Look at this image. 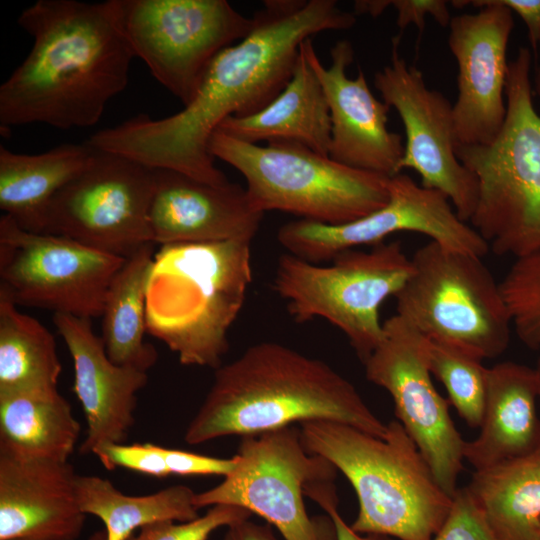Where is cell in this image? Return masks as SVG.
I'll use <instances>...</instances> for the list:
<instances>
[{
	"instance_id": "1",
	"label": "cell",
	"mask_w": 540,
	"mask_h": 540,
	"mask_svg": "<svg viewBox=\"0 0 540 540\" xmlns=\"http://www.w3.org/2000/svg\"><path fill=\"white\" fill-rule=\"evenodd\" d=\"M252 31L210 63L193 99L168 117L138 114L94 133L86 143L152 169L173 170L209 184L229 180L214 164L209 142L220 124L266 107L292 77L300 46L312 35L349 30L353 12L335 0H265Z\"/></svg>"
},
{
	"instance_id": "2",
	"label": "cell",
	"mask_w": 540,
	"mask_h": 540,
	"mask_svg": "<svg viewBox=\"0 0 540 540\" xmlns=\"http://www.w3.org/2000/svg\"><path fill=\"white\" fill-rule=\"evenodd\" d=\"M17 22L33 45L0 86L1 129L95 125L108 102L126 88L135 58L113 0H37Z\"/></svg>"
},
{
	"instance_id": "3",
	"label": "cell",
	"mask_w": 540,
	"mask_h": 540,
	"mask_svg": "<svg viewBox=\"0 0 540 540\" xmlns=\"http://www.w3.org/2000/svg\"><path fill=\"white\" fill-rule=\"evenodd\" d=\"M308 421L338 422L378 437L387 433V424L331 366L266 341L215 369L212 386L190 420L184 440L197 445Z\"/></svg>"
},
{
	"instance_id": "4",
	"label": "cell",
	"mask_w": 540,
	"mask_h": 540,
	"mask_svg": "<svg viewBox=\"0 0 540 540\" xmlns=\"http://www.w3.org/2000/svg\"><path fill=\"white\" fill-rule=\"evenodd\" d=\"M300 434L309 453L328 460L352 485L355 532L431 540L448 517L453 498L398 420L387 423L385 437L332 421L304 422Z\"/></svg>"
},
{
	"instance_id": "5",
	"label": "cell",
	"mask_w": 540,
	"mask_h": 540,
	"mask_svg": "<svg viewBox=\"0 0 540 540\" xmlns=\"http://www.w3.org/2000/svg\"><path fill=\"white\" fill-rule=\"evenodd\" d=\"M251 282V241L160 246L147 282V332L182 365L217 369Z\"/></svg>"
},
{
	"instance_id": "6",
	"label": "cell",
	"mask_w": 540,
	"mask_h": 540,
	"mask_svg": "<svg viewBox=\"0 0 540 540\" xmlns=\"http://www.w3.org/2000/svg\"><path fill=\"white\" fill-rule=\"evenodd\" d=\"M531 62L524 47L509 62L506 117L497 137L488 145L455 148L478 184L469 223L495 254L515 258L540 249V115L532 101ZM534 91L540 97V66Z\"/></svg>"
},
{
	"instance_id": "7",
	"label": "cell",
	"mask_w": 540,
	"mask_h": 540,
	"mask_svg": "<svg viewBox=\"0 0 540 540\" xmlns=\"http://www.w3.org/2000/svg\"><path fill=\"white\" fill-rule=\"evenodd\" d=\"M209 151L243 175L248 197L262 213L277 210L300 219L342 224L389 200V177L345 166L298 143L261 146L216 130Z\"/></svg>"
},
{
	"instance_id": "8",
	"label": "cell",
	"mask_w": 540,
	"mask_h": 540,
	"mask_svg": "<svg viewBox=\"0 0 540 540\" xmlns=\"http://www.w3.org/2000/svg\"><path fill=\"white\" fill-rule=\"evenodd\" d=\"M481 259L432 240L421 246L394 297L396 314L429 340L481 360L498 357L509 345L512 320L499 283Z\"/></svg>"
},
{
	"instance_id": "9",
	"label": "cell",
	"mask_w": 540,
	"mask_h": 540,
	"mask_svg": "<svg viewBox=\"0 0 540 540\" xmlns=\"http://www.w3.org/2000/svg\"><path fill=\"white\" fill-rule=\"evenodd\" d=\"M331 261L322 266L286 252L278 259L273 288L293 320L326 319L364 362L384 338L380 306L405 285L411 258L400 241H390L369 251H344Z\"/></svg>"
},
{
	"instance_id": "10",
	"label": "cell",
	"mask_w": 540,
	"mask_h": 540,
	"mask_svg": "<svg viewBox=\"0 0 540 540\" xmlns=\"http://www.w3.org/2000/svg\"><path fill=\"white\" fill-rule=\"evenodd\" d=\"M234 456L236 464L221 483L195 493L198 510L235 505L274 525L285 540H337L332 519L309 516L304 502L317 488L333 484L337 469L305 449L300 429L245 436Z\"/></svg>"
},
{
	"instance_id": "11",
	"label": "cell",
	"mask_w": 540,
	"mask_h": 540,
	"mask_svg": "<svg viewBox=\"0 0 540 540\" xmlns=\"http://www.w3.org/2000/svg\"><path fill=\"white\" fill-rule=\"evenodd\" d=\"M135 57L186 106L212 60L245 38L254 19L226 0H113Z\"/></svg>"
},
{
	"instance_id": "12",
	"label": "cell",
	"mask_w": 540,
	"mask_h": 540,
	"mask_svg": "<svg viewBox=\"0 0 540 540\" xmlns=\"http://www.w3.org/2000/svg\"><path fill=\"white\" fill-rule=\"evenodd\" d=\"M125 259L68 237L24 230L4 214L0 218V296L17 306L101 317Z\"/></svg>"
},
{
	"instance_id": "13",
	"label": "cell",
	"mask_w": 540,
	"mask_h": 540,
	"mask_svg": "<svg viewBox=\"0 0 540 540\" xmlns=\"http://www.w3.org/2000/svg\"><path fill=\"white\" fill-rule=\"evenodd\" d=\"M154 182L155 169L92 148L85 168L51 203L43 233L128 258L153 243L149 209Z\"/></svg>"
},
{
	"instance_id": "14",
	"label": "cell",
	"mask_w": 540,
	"mask_h": 540,
	"mask_svg": "<svg viewBox=\"0 0 540 540\" xmlns=\"http://www.w3.org/2000/svg\"><path fill=\"white\" fill-rule=\"evenodd\" d=\"M384 338L363 362L366 378L393 399L397 420L417 445L442 490L454 497L464 445L436 390L427 359L428 339L398 314L384 323Z\"/></svg>"
},
{
	"instance_id": "15",
	"label": "cell",
	"mask_w": 540,
	"mask_h": 540,
	"mask_svg": "<svg viewBox=\"0 0 540 540\" xmlns=\"http://www.w3.org/2000/svg\"><path fill=\"white\" fill-rule=\"evenodd\" d=\"M410 231L445 247L484 257L489 246L456 214L440 191L422 187L402 172L389 180V200L382 208L342 224L299 219L282 225L277 240L287 253L320 264L362 245H377L390 235Z\"/></svg>"
},
{
	"instance_id": "16",
	"label": "cell",
	"mask_w": 540,
	"mask_h": 540,
	"mask_svg": "<svg viewBox=\"0 0 540 540\" xmlns=\"http://www.w3.org/2000/svg\"><path fill=\"white\" fill-rule=\"evenodd\" d=\"M401 34L392 39L391 62L374 75L383 101L402 120L406 145L400 169L415 170L420 185L443 193L458 217L469 222L478 198L474 174L457 158L453 106L429 89L422 72L399 54Z\"/></svg>"
},
{
	"instance_id": "17",
	"label": "cell",
	"mask_w": 540,
	"mask_h": 540,
	"mask_svg": "<svg viewBox=\"0 0 540 540\" xmlns=\"http://www.w3.org/2000/svg\"><path fill=\"white\" fill-rule=\"evenodd\" d=\"M479 11L451 18L448 46L458 65V96L453 105L457 144L488 145L506 117V53L514 28L512 11L497 0L451 1Z\"/></svg>"
},
{
	"instance_id": "18",
	"label": "cell",
	"mask_w": 540,
	"mask_h": 540,
	"mask_svg": "<svg viewBox=\"0 0 540 540\" xmlns=\"http://www.w3.org/2000/svg\"><path fill=\"white\" fill-rule=\"evenodd\" d=\"M301 48L326 96L331 119L329 157L389 178L401 173L404 145L402 136L387 128L390 107L373 95L361 67L354 79L346 74L354 60L352 44L336 42L328 67L321 62L311 38Z\"/></svg>"
},
{
	"instance_id": "19",
	"label": "cell",
	"mask_w": 540,
	"mask_h": 540,
	"mask_svg": "<svg viewBox=\"0 0 540 540\" xmlns=\"http://www.w3.org/2000/svg\"><path fill=\"white\" fill-rule=\"evenodd\" d=\"M263 215L239 184H209L177 171L155 169L149 209L155 245L252 242Z\"/></svg>"
},
{
	"instance_id": "20",
	"label": "cell",
	"mask_w": 540,
	"mask_h": 540,
	"mask_svg": "<svg viewBox=\"0 0 540 540\" xmlns=\"http://www.w3.org/2000/svg\"><path fill=\"white\" fill-rule=\"evenodd\" d=\"M57 332L73 361V391L81 403L87 434L82 455L102 447L124 443L135 424L137 394L148 382V372L112 362L91 319L53 314Z\"/></svg>"
},
{
	"instance_id": "21",
	"label": "cell",
	"mask_w": 540,
	"mask_h": 540,
	"mask_svg": "<svg viewBox=\"0 0 540 540\" xmlns=\"http://www.w3.org/2000/svg\"><path fill=\"white\" fill-rule=\"evenodd\" d=\"M76 476L69 462L0 454V540H76Z\"/></svg>"
},
{
	"instance_id": "22",
	"label": "cell",
	"mask_w": 540,
	"mask_h": 540,
	"mask_svg": "<svg viewBox=\"0 0 540 540\" xmlns=\"http://www.w3.org/2000/svg\"><path fill=\"white\" fill-rule=\"evenodd\" d=\"M538 400L534 368L512 361L488 368L480 433L474 440L465 441L464 460L481 470L538 452Z\"/></svg>"
},
{
	"instance_id": "23",
	"label": "cell",
	"mask_w": 540,
	"mask_h": 540,
	"mask_svg": "<svg viewBox=\"0 0 540 540\" xmlns=\"http://www.w3.org/2000/svg\"><path fill=\"white\" fill-rule=\"evenodd\" d=\"M217 130L247 143L294 142L329 156L326 96L301 46L292 77L277 97L254 114L228 117Z\"/></svg>"
},
{
	"instance_id": "24",
	"label": "cell",
	"mask_w": 540,
	"mask_h": 540,
	"mask_svg": "<svg viewBox=\"0 0 540 540\" xmlns=\"http://www.w3.org/2000/svg\"><path fill=\"white\" fill-rule=\"evenodd\" d=\"M92 148L62 144L40 154L0 146V208L22 229L43 233L51 203L87 165Z\"/></svg>"
},
{
	"instance_id": "25",
	"label": "cell",
	"mask_w": 540,
	"mask_h": 540,
	"mask_svg": "<svg viewBox=\"0 0 540 540\" xmlns=\"http://www.w3.org/2000/svg\"><path fill=\"white\" fill-rule=\"evenodd\" d=\"M80 432L57 387L0 392V454L69 462Z\"/></svg>"
},
{
	"instance_id": "26",
	"label": "cell",
	"mask_w": 540,
	"mask_h": 540,
	"mask_svg": "<svg viewBox=\"0 0 540 540\" xmlns=\"http://www.w3.org/2000/svg\"><path fill=\"white\" fill-rule=\"evenodd\" d=\"M466 489L496 540H540V451L475 470Z\"/></svg>"
},
{
	"instance_id": "27",
	"label": "cell",
	"mask_w": 540,
	"mask_h": 540,
	"mask_svg": "<svg viewBox=\"0 0 540 540\" xmlns=\"http://www.w3.org/2000/svg\"><path fill=\"white\" fill-rule=\"evenodd\" d=\"M154 245L146 244L125 259L108 287L101 314V338L109 359L145 372L158 359L156 348L144 339L146 290Z\"/></svg>"
},
{
	"instance_id": "28",
	"label": "cell",
	"mask_w": 540,
	"mask_h": 540,
	"mask_svg": "<svg viewBox=\"0 0 540 540\" xmlns=\"http://www.w3.org/2000/svg\"><path fill=\"white\" fill-rule=\"evenodd\" d=\"M75 492L81 511L103 522L107 540H128L136 529L157 522H187L199 517L194 505L195 493L186 485L131 496L122 493L108 479L77 474Z\"/></svg>"
},
{
	"instance_id": "29",
	"label": "cell",
	"mask_w": 540,
	"mask_h": 540,
	"mask_svg": "<svg viewBox=\"0 0 540 540\" xmlns=\"http://www.w3.org/2000/svg\"><path fill=\"white\" fill-rule=\"evenodd\" d=\"M0 296V392L57 387L62 365L52 333Z\"/></svg>"
},
{
	"instance_id": "30",
	"label": "cell",
	"mask_w": 540,
	"mask_h": 540,
	"mask_svg": "<svg viewBox=\"0 0 540 540\" xmlns=\"http://www.w3.org/2000/svg\"><path fill=\"white\" fill-rule=\"evenodd\" d=\"M431 374L445 387L448 401L470 427H480L487 394L488 368L482 360L456 347L428 339Z\"/></svg>"
},
{
	"instance_id": "31",
	"label": "cell",
	"mask_w": 540,
	"mask_h": 540,
	"mask_svg": "<svg viewBox=\"0 0 540 540\" xmlns=\"http://www.w3.org/2000/svg\"><path fill=\"white\" fill-rule=\"evenodd\" d=\"M499 285L517 337L540 350V249L515 258Z\"/></svg>"
},
{
	"instance_id": "32",
	"label": "cell",
	"mask_w": 540,
	"mask_h": 540,
	"mask_svg": "<svg viewBox=\"0 0 540 540\" xmlns=\"http://www.w3.org/2000/svg\"><path fill=\"white\" fill-rule=\"evenodd\" d=\"M251 515L239 506L214 505L205 515L191 521H163L144 526L128 540H207L220 527H230L248 520Z\"/></svg>"
},
{
	"instance_id": "33",
	"label": "cell",
	"mask_w": 540,
	"mask_h": 540,
	"mask_svg": "<svg viewBox=\"0 0 540 540\" xmlns=\"http://www.w3.org/2000/svg\"><path fill=\"white\" fill-rule=\"evenodd\" d=\"M94 455L108 470L121 467L156 478L171 475L165 462L164 447L159 445L115 443L102 447Z\"/></svg>"
},
{
	"instance_id": "34",
	"label": "cell",
	"mask_w": 540,
	"mask_h": 540,
	"mask_svg": "<svg viewBox=\"0 0 540 540\" xmlns=\"http://www.w3.org/2000/svg\"><path fill=\"white\" fill-rule=\"evenodd\" d=\"M431 540H496L466 487L458 488L448 517Z\"/></svg>"
},
{
	"instance_id": "35",
	"label": "cell",
	"mask_w": 540,
	"mask_h": 540,
	"mask_svg": "<svg viewBox=\"0 0 540 540\" xmlns=\"http://www.w3.org/2000/svg\"><path fill=\"white\" fill-rule=\"evenodd\" d=\"M164 458L171 475H219L229 474L235 464V456L217 458L189 451L164 447Z\"/></svg>"
},
{
	"instance_id": "36",
	"label": "cell",
	"mask_w": 540,
	"mask_h": 540,
	"mask_svg": "<svg viewBox=\"0 0 540 540\" xmlns=\"http://www.w3.org/2000/svg\"><path fill=\"white\" fill-rule=\"evenodd\" d=\"M397 13V26L401 32L410 24L419 31V38L425 29V17L432 16L439 25L447 27L451 16L445 0H390Z\"/></svg>"
},
{
	"instance_id": "37",
	"label": "cell",
	"mask_w": 540,
	"mask_h": 540,
	"mask_svg": "<svg viewBox=\"0 0 540 540\" xmlns=\"http://www.w3.org/2000/svg\"><path fill=\"white\" fill-rule=\"evenodd\" d=\"M517 13L527 27L530 46L537 58L540 53V0H497Z\"/></svg>"
},
{
	"instance_id": "38",
	"label": "cell",
	"mask_w": 540,
	"mask_h": 540,
	"mask_svg": "<svg viewBox=\"0 0 540 540\" xmlns=\"http://www.w3.org/2000/svg\"><path fill=\"white\" fill-rule=\"evenodd\" d=\"M224 540H277L270 526L244 520L230 527Z\"/></svg>"
},
{
	"instance_id": "39",
	"label": "cell",
	"mask_w": 540,
	"mask_h": 540,
	"mask_svg": "<svg viewBox=\"0 0 540 540\" xmlns=\"http://www.w3.org/2000/svg\"><path fill=\"white\" fill-rule=\"evenodd\" d=\"M332 519L337 540H393L391 537L377 534H359L348 525L337 510V506H329L324 509Z\"/></svg>"
},
{
	"instance_id": "40",
	"label": "cell",
	"mask_w": 540,
	"mask_h": 540,
	"mask_svg": "<svg viewBox=\"0 0 540 540\" xmlns=\"http://www.w3.org/2000/svg\"><path fill=\"white\" fill-rule=\"evenodd\" d=\"M390 6V0H359L354 2V14L381 15Z\"/></svg>"
},
{
	"instance_id": "41",
	"label": "cell",
	"mask_w": 540,
	"mask_h": 540,
	"mask_svg": "<svg viewBox=\"0 0 540 540\" xmlns=\"http://www.w3.org/2000/svg\"><path fill=\"white\" fill-rule=\"evenodd\" d=\"M88 540H107L105 530L94 532Z\"/></svg>"
},
{
	"instance_id": "42",
	"label": "cell",
	"mask_w": 540,
	"mask_h": 540,
	"mask_svg": "<svg viewBox=\"0 0 540 540\" xmlns=\"http://www.w3.org/2000/svg\"><path fill=\"white\" fill-rule=\"evenodd\" d=\"M534 370H535L536 377H537V382H538L539 401H540V356H539V358L537 360V363H536V366H535Z\"/></svg>"
},
{
	"instance_id": "43",
	"label": "cell",
	"mask_w": 540,
	"mask_h": 540,
	"mask_svg": "<svg viewBox=\"0 0 540 540\" xmlns=\"http://www.w3.org/2000/svg\"><path fill=\"white\" fill-rule=\"evenodd\" d=\"M540 451V450H539Z\"/></svg>"
}]
</instances>
